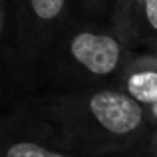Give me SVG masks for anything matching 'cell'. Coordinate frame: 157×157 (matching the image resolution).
I'll return each instance as SVG.
<instances>
[{
  "label": "cell",
  "instance_id": "obj_1",
  "mask_svg": "<svg viewBox=\"0 0 157 157\" xmlns=\"http://www.w3.org/2000/svg\"><path fill=\"white\" fill-rule=\"evenodd\" d=\"M8 121L80 157L131 149L151 133L145 107L117 88L40 94Z\"/></svg>",
  "mask_w": 157,
  "mask_h": 157
},
{
  "label": "cell",
  "instance_id": "obj_2",
  "mask_svg": "<svg viewBox=\"0 0 157 157\" xmlns=\"http://www.w3.org/2000/svg\"><path fill=\"white\" fill-rule=\"evenodd\" d=\"M131 50L109 22L74 18L48 44L34 72L48 92L117 88Z\"/></svg>",
  "mask_w": 157,
  "mask_h": 157
},
{
  "label": "cell",
  "instance_id": "obj_3",
  "mask_svg": "<svg viewBox=\"0 0 157 157\" xmlns=\"http://www.w3.org/2000/svg\"><path fill=\"white\" fill-rule=\"evenodd\" d=\"M76 4L78 0H2V38L12 36L14 54L28 70H34L48 44L76 18Z\"/></svg>",
  "mask_w": 157,
  "mask_h": 157
},
{
  "label": "cell",
  "instance_id": "obj_4",
  "mask_svg": "<svg viewBox=\"0 0 157 157\" xmlns=\"http://www.w3.org/2000/svg\"><path fill=\"white\" fill-rule=\"evenodd\" d=\"M107 22L131 52L157 54V0H115Z\"/></svg>",
  "mask_w": 157,
  "mask_h": 157
},
{
  "label": "cell",
  "instance_id": "obj_5",
  "mask_svg": "<svg viewBox=\"0 0 157 157\" xmlns=\"http://www.w3.org/2000/svg\"><path fill=\"white\" fill-rule=\"evenodd\" d=\"M117 90L147 107L157 104V54L131 52L117 82Z\"/></svg>",
  "mask_w": 157,
  "mask_h": 157
},
{
  "label": "cell",
  "instance_id": "obj_6",
  "mask_svg": "<svg viewBox=\"0 0 157 157\" xmlns=\"http://www.w3.org/2000/svg\"><path fill=\"white\" fill-rule=\"evenodd\" d=\"M4 137L6 139H4L2 157H80L56 145H50L34 135H28L20 129L4 127Z\"/></svg>",
  "mask_w": 157,
  "mask_h": 157
},
{
  "label": "cell",
  "instance_id": "obj_7",
  "mask_svg": "<svg viewBox=\"0 0 157 157\" xmlns=\"http://www.w3.org/2000/svg\"><path fill=\"white\" fill-rule=\"evenodd\" d=\"M113 2L115 0H78V4L90 14H107V16L111 12Z\"/></svg>",
  "mask_w": 157,
  "mask_h": 157
},
{
  "label": "cell",
  "instance_id": "obj_8",
  "mask_svg": "<svg viewBox=\"0 0 157 157\" xmlns=\"http://www.w3.org/2000/svg\"><path fill=\"white\" fill-rule=\"evenodd\" d=\"M145 141H147V139H145ZM100 157H155V155L147 149L145 143H141V145H135V147H131V149L113 151V153H105V155H100Z\"/></svg>",
  "mask_w": 157,
  "mask_h": 157
},
{
  "label": "cell",
  "instance_id": "obj_9",
  "mask_svg": "<svg viewBox=\"0 0 157 157\" xmlns=\"http://www.w3.org/2000/svg\"><path fill=\"white\" fill-rule=\"evenodd\" d=\"M145 145H147V149L157 157V127H155V129H151V133H149V137H147Z\"/></svg>",
  "mask_w": 157,
  "mask_h": 157
},
{
  "label": "cell",
  "instance_id": "obj_10",
  "mask_svg": "<svg viewBox=\"0 0 157 157\" xmlns=\"http://www.w3.org/2000/svg\"><path fill=\"white\" fill-rule=\"evenodd\" d=\"M145 111H147V119H149L151 129H155V127H157V104L151 105V107H147Z\"/></svg>",
  "mask_w": 157,
  "mask_h": 157
}]
</instances>
